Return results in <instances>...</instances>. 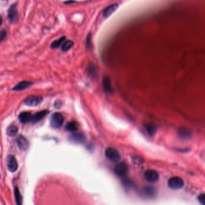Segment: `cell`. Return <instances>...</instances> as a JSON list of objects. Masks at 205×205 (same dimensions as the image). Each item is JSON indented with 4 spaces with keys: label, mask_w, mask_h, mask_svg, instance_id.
Listing matches in <instances>:
<instances>
[{
    "label": "cell",
    "mask_w": 205,
    "mask_h": 205,
    "mask_svg": "<svg viewBox=\"0 0 205 205\" xmlns=\"http://www.w3.org/2000/svg\"><path fill=\"white\" fill-rule=\"evenodd\" d=\"M88 72L89 75H90L91 77L94 78L96 77L97 75V68L96 66L93 64H89L88 68Z\"/></svg>",
    "instance_id": "7402d4cb"
},
{
    "label": "cell",
    "mask_w": 205,
    "mask_h": 205,
    "mask_svg": "<svg viewBox=\"0 0 205 205\" xmlns=\"http://www.w3.org/2000/svg\"><path fill=\"white\" fill-rule=\"evenodd\" d=\"M66 41V37H62L60 39L53 41L50 45V48L52 49H56L59 48L60 46L62 45V44L64 43V41Z\"/></svg>",
    "instance_id": "44dd1931"
},
{
    "label": "cell",
    "mask_w": 205,
    "mask_h": 205,
    "mask_svg": "<svg viewBox=\"0 0 205 205\" xmlns=\"http://www.w3.org/2000/svg\"><path fill=\"white\" fill-rule=\"evenodd\" d=\"M43 101V98L39 95H31L25 98L24 101L25 105L30 107H36Z\"/></svg>",
    "instance_id": "277c9868"
},
{
    "label": "cell",
    "mask_w": 205,
    "mask_h": 205,
    "mask_svg": "<svg viewBox=\"0 0 205 205\" xmlns=\"http://www.w3.org/2000/svg\"><path fill=\"white\" fill-rule=\"evenodd\" d=\"M19 119L21 123L24 124L32 122L33 114L30 112H22L19 114Z\"/></svg>",
    "instance_id": "7c38bea8"
},
{
    "label": "cell",
    "mask_w": 205,
    "mask_h": 205,
    "mask_svg": "<svg viewBox=\"0 0 205 205\" xmlns=\"http://www.w3.org/2000/svg\"><path fill=\"white\" fill-rule=\"evenodd\" d=\"M7 165L8 170L11 172H15L18 168V164L15 157L13 155H10L7 159Z\"/></svg>",
    "instance_id": "ba28073f"
},
{
    "label": "cell",
    "mask_w": 205,
    "mask_h": 205,
    "mask_svg": "<svg viewBox=\"0 0 205 205\" xmlns=\"http://www.w3.org/2000/svg\"><path fill=\"white\" fill-rule=\"evenodd\" d=\"M33 85V82L30 81H22L19 82L18 84H16L13 88V90L14 91H21L23 90H25L30 87H31Z\"/></svg>",
    "instance_id": "9a60e30c"
},
{
    "label": "cell",
    "mask_w": 205,
    "mask_h": 205,
    "mask_svg": "<svg viewBox=\"0 0 205 205\" xmlns=\"http://www.w3.org/2000/svg\"><path fill=\"white\" fill-rule=\"evenodd\" d=\"M75 1H73V0H70V1H66V2H65V4H70V3H72V2H74Z\"/></svg>",
    "instance_id": "f1b7e54d"
},
{
    "label": "cell",
    "mask_w": 205,
    "mask_h": 205,
    "mask_svg": "<svg viewBox=\"0 0 205 205\" xmlns=\"http://www.w3.org/2000/svg\"><path fill=\"white\" fill-rule=\"evenodd\" d=\"M70 139L72 141H73L74 143L82 144V143H84L86 141V136L84 134L75 133L70 136Z\"/></svg>",
    "instance_id": "9c48e42d"
},
{
    "label": "cell",
    "mask_w": 205,
    "mask_h": 205,
    "mask_svg": "<svg viewBox=\"0 0 205 205\" xmlns=\"http://www.w3.org/2000/svg\"><path fill=\"white\" fill-rule=\"evenodd\" d=\"M145 127L148 133L151 136L154 135L157 132V127L153 124H147Z\"/></svg>",
    "instance_id": "603a6c76"
},
{
    "label": "cell",
    "mask_w": 205,
    "mask_h": 205,
    "mask_svg": "<svg viewBox=\"0 0 205 205\" xmlns=\"http://www.w3.org/2000/svg\"><path fill=\"white\" fill-rule=\"evenodd\" d=\"M144 176L146 180L151 183L156 182L159 179L160 177L159 173L156 170L152 169L147 170L144 173Z\"/></svg>",
    "instance_id": "8992f818"
},
{
    "label": "cell",
    "mask_w": 205,
    "mask_h": 205,
    "mask_svg": "<svg viewBox=\"0 0 205 205\" xmlns=\"http://www.w3.org/2000/svg\"><path fill=\"white\" fill-rule=\"evenodd\" d=\"M47 111L46 110H43L36 113L35 114L33 115V120L32 123H36L40 122L47 114Z\"/></svg>",
    "instance_id": "e0dca14e"
},
{
    "label": "cell",
    "mask_w": 205,
    "mask_h": 205,
    "mask_svg": "<svg viewBox=\"0 0 205 205\" xmlns=\"http://www.w3.org/2000/svg\"><path fill=\"white\" fill-rule=\"evenodd\" d=\"M198 200L201 204L205 205V194H200L198 197Z\"/></svg>",
    "instance_id": "4316f807"
},
{
    "label": "cell",
    "mask_w": 205,
    "mask_h": 205,
    "mask_svg": "<svg viewBox=\"0 0 205 205\" xmlns=\"http://www.w3.org/2000/svg\"><path fill=\"white\" fill-rule=\"evenodd\" d=\"M6 36H7V32L4 30L1 31H0V42L3 41L6 38Z\"/></svg>",
    "instance_id": "83f0119b"
},
{
    "label": "cell",
    "mask_w": 205,
    "mask_h": 205,
    "mask_svg": "<svg viewBox=\"0 0 205 205\" xmlns=\"http://www.w3.org/2000/svg\"><path fill=\"white\" fill-rule=\"evenodd\" d=\"M178 135L182 139L187 140L191 138L192 136V132L187 128L181 127L178 130Z\"/></svg>",
    "instance_id": "5bb4252c"
},
{
    "label": "cell",
    "mask_w": 205,
    "mask_h": 205,
    "mask_svg": "<svg viewBox=\"0 0 205 205\" xmlns=\"http://www.w3.org/2000/svg\"><path fill=\"white\" fill-rule=\"evenodd\" d=\"M66 129L69 132H74L78 129L79 124L76 121H70L66 124Z\"/></svg>",
    "instance_id": "ac0fdd59"
},
{
    "label": "cell",
    "mask_w": 205,
    "mask_h": 205,
    "mask_svg": "<svg viewBox=\"0 0 205 205\" xmlns=\"http://www.w3.org/2000/svg\"><path fill=\"white\" fill-rule=\"evenodd\" d=\"M132 161L133 163L136 165H139V164H142L143 163V159L138 156L136 157H132Z\"/></svg>",
    "instance_id": "d4e9b609"
},
{
    "label": "cell",
    "mask_w": 205,
    "mask_h": 205,
    "mask_svg": "<svg viewBox=\"0 0 205 205\" xmlns=\"http://www.w3.org/2000/svg\"><path fill=\"white\" fill-rule=\"evenodd\" d=\"M103 89L104 90V91L109 94H112L113 93V88L112 87V84H111V81L110 80V78L106 76L103 78Z\"/></svg>",
    "instance_id": "8fae6325"
},
{
    "label": "cell",
    "mask_w": 205,
    "mask_h": 205,
    "mask_svg": "<svg viewBox=\"0 0 205 205\" xmlns=\"http://www.w3.org/2000/svg\"><path fill=\"white\" fill-rule=\"evenodd\" d=\"M118 8V4H113L106 8H105L103 12V15L104 18H108L110 16H111Z\"/></svg>",
    "instance_id": "4fadbf2b"
},
{
    "label": "cell",
    "mask_w": 205,
    "mask_h": 205,
    "mask_svg": "<svg viewBox=\"0 0 205 205\" xmlns=\"http://www.w3.org/2000/svg\"><path fill=\"white\" fill-rule=\"evenodd\" d=\"M16 143L18 147L22 150H25L28 147V141L27 139L22 135H19L17 138Z\"/></svg>",
    "instance_id": "30bf717a"
},
{
    "label": "cell",
    "mask_w": 205,
    "mask_h": 205,
    "mask_svg": "<svg viewBox=\"0 0 205 205\" xmlns=\"http://www.w3.org/2000/svg\"><path fill=\"white\" fill-rule=\"evenodd\" d=\"M64 121V116L59 113H53L50 118V126L53 128H59L62 125Z\"/></svg>",
    "instance_id": "3957f363"
},
{
    "label": "cell",
    "mask_w": 205,
    "mask_h": 205,
    "mask_svg": "<svg viewBox=\"0 0 205 205\" xmlns=\"http://www.w3.org/2000/svg\"><path fill=\"white\" fill-rule=\"evenodd\" d=\"M18 132V127L14 124H12L10 125L7 129V134L10 137H13L16 135Z\"/></svg>",
    "instance_id": "d6986e66"
},
{
    "label": "cell",
    "mask_w": 205,
    "mask_h": 205,
    "mask_svg": "<svg viewBox=\"0 0 205 205\" xmlns=\"http://www.w3.org/2000/svg\"><path fill=\"white\" fill-rule=\"evenodd\" d=\"M74 46V42L72 41H65L61 45V49L62 51H68Z\"/></svg>",
    "instance_id": "ffe728a7"
},
{
    "label": "cell",
    "mask_w": 205,
    "mask_h": 205,
    "mask_svg": "<svg viewBox=\"0 0 205 205\" xmlns=\"http://www.w3.org/2000/svg\"><path fill=\"white\" fill-rule=\"evenodd\" d=\"M18 18V10L16 4H12L8 11V18L11 23L15 22Z\"/></svg>",
    "instance_id": "52a82bcc"
},
{
    "label": "cell",
    "mask_w": 205,
    "mask_h": 205,
    "mask_svg": "<svg viewBox=\"0 0 205 205\" xmlns=\"http://www.w3.org/2000/svg\"><path fill=\"white\" fill-rule=\"evenodd\" d=\"M105 156L109 161L113 163H119L121 160L120 152L114 147H108L105 151Z\"/></svg>",
    "instance_id": "6da1fadb"
},
{
    "label": "cell",
    "mask_w": 205,
    "mask_h": 205,
    "mask_svg": "<svg viewBox=\"0 0 205 205\" xmlns=\"http://www.w3.org/2000/svg\"><path fill=\"white\" fill-rule=\"evenodd\" d=\"M91 34L89 33L88 35V37H87V39H86V48L88 49H89L91 48L92 46V44H91Z\"/></svg>",
    "instance_id": "484cf974"
},
{
    "label": "cell",
    "mask_w": 205,
    "mask_h": 205,
    "mask_svg": "<svg viewBox=\"0 0 205 205\" xmlns=\"http://www.w3.org/2000/svg\"><path fill=\"white\" fill-rule=\"evenodd\" d=\"M2 22V17H0V27L1 26Z\"/></svg>",
    "instance_id": "f546056e"
},
{
    "label": "cell",
    "mask_w": 205,
    "mask_h": 205,
    "mask_svg": "<svg viewBox=\"0 0 205 205\" xmlns=\"http://www.w3.org/2000/svg\"><path fill=\"white\" fill-rule=\"evenodd\" d=\"M143 194L149 198H152L155 196L157 191L155 188L152 187H145L143 190Z\"/></svg>",
    "instance_id": "2e32d148"
},
{
    "label": "cell",
    "mask_w": 205,
    "mask_h": 205,
    "mask_svg": "<svg viewBox=\"0 0 205 205\" xmlns=\"http://www.w3.org/2000/svg\"><path fill=\"white\" fill-rule=\"evenodd\" d=\"M129 171V167L128 165L121 162L116 165L115 167V173L119 177H123L127 175Z\"/></svg>",
    "instance_id": "5b68a950"
},
{
    "label": "cell",
    "mask_w": 205,
    "mask_h": 205,
    "mask_svg": "<svg viewBox=\"0 0 205 205\" xmlns=\"http://www.w3.org/2000/svg\"><path fill=\"white\" fill-rule=\"evenodd\" d=\"M14 196H15V199H16V202L17 204L21 205L22 203V197L21 196V194H20L19 189L17 187L14 188Z\"/></svg>",
    "instance_id": "cb8c5ba5"
},
{
    "label": "cell",
    "mask_w": 205,
    "mask_h": 205,
    "mask_svg": "<svg viewBox=\"0 0 205 205\" xmlns=\"http://www.w3.org/2000/svg\"><path fill=\"white\" fill-rule=\"evenodd\" d=\"M168 186L171 190H178L184 186V181L178 176L171 177L168 180Z\"/></svg>",
    "instance_id": "7a4b0ae2"
}]
</instances>
